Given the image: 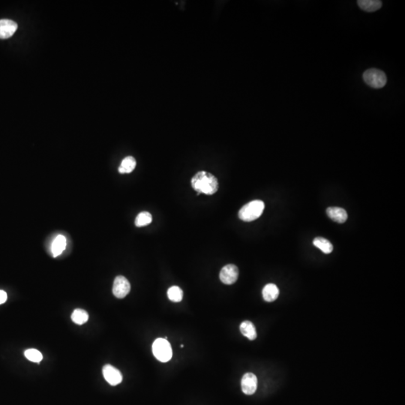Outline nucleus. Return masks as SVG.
Masks as SVG:
<instances>
[{
    "label": "nucleus",
    "instance_id": "obj_1",
    "mask_svg": "<svg viewBox=\"0 0 405 405\" xmlns=\"http://www.w3.org/2000/svg\"><path fill=\"white\" fill-rule=\"evenodd\" d=\"M192 188L201 193L212 195L216 193L219 189V182L214 175L206 171H200L197 173L192 179Z\"/></svg>",
    "mask_w": 405,
    "mask_h": 405
},
{
    "label": "nucleus",
    "instance_id": "obj_2",
    "mask_svg": "<svg viewBox=\"0 0 405 405\" xmlns=\"http://www.w3.org/2000/svg\"><path fill=\"white\" fill-rule=\"evenodd\" d=\"M264 202L262 201H251L242 206L239 212V218L244 222H252L256 220L263 214L264 210Z\"/></svg>",
    "mask_w": 405,
    "mask_h": 405
},
{
    "label": "nucleus",
    "instance_id": "obj_3",
    "mask_svg": "<svg viewBox=\"0 0 405 405\" xmlns=\"http://www.w3.org/2000/svg\"><path fill=\"white\" fill-rule=\"evenodd\" d=\"M363 80L367 85L375 89L384 87L387 78L384 72L377 68H370L363 73Z\"/></svg>",
    "mask_w": 405,
    "mask_h": 405
},
{
    "label": "nucleus",
    "instance_id": "obj_4",
    "mask_svg": "<svg viewBox=\"0 0 405 405\" xmlns=\"http://www.w3.org/2000/svg\"><path fill=\"white\" fill-rule=\"evenodd\" d=\"M152 352L155 358L162 363L171 360L173 356L171 344L165 339H158L154 342Z\"/></svg>",
    "mask_w": 405,
    "mask_h": 405
},
{
    "label": "nucleus",
    "instance_id": "obj_5",
    "mask_svg": "<svg viewBox=\"0 0 405 405\" xmlns=\"http://www.w3.org/2000/svg\"><path fill=\"white\" fill-rule=\"evenodd\" d=\"M131 290V285L124 276H119L116 277L113 286V293L119 299L125 297Z\"/></svg>",
    "mask_w": 405,
    "mask_h": 405
},
{
    "label": "nucleus",
    "instance_id": "obj_6",
    "mask_svg": "<svg viewBox=\"0 0 405 405\" xmlns=\"http://www.w3.org/2000/svg\"><path fill=\"white\" fill-rule=\"evenodd\" d=\"M221 281L225 285H233L239 277V269L234 264H228L224 266L219 275Z\"/></svg>",
    "mask_w": 405,
    "mask_h": 405
},
{
    "label": "nucleus",
    "instance_id": "obj_7",
    "mask_svg": "<svg viewBox=\"0 0 405 405\" xmlns=\"http://www.w3.org/2000/svg\"><path fill=\"white\" fill-rule=\"evenodd\" d=\"M102 372L105 380L111 386H116L122 382V374L117 369H116L111 365L104 366Z\"/></svg>",
    "mask_w": 405,
    "mask_h": 405
},
{
    "label": "nucleus",
    "instance_id": "obj_8",
    "mask_svg": "<svg viewBox=\"0 0 405 405\" xmlns=\"http://www.w3.org/2000/svg\"><path fill=\"white\" fill-rule=\"evenodd\" d=\"M242 390L245 395L251 396L256 392L258 388V378L253 373H246L244 375L241 381Z\"/></svg>",
    "mask_w": 405,
    "mask_h": 405
},
{
    "label": "nucleus",
    "instance_id": "obj_9",
    "mask_svg": "<svg viewBox=\"0 0 405 405\" xmlns=\"http://www.w3.org/2000/svg\"><path fill=\"white\" fill-rule=\"evenodd\" d=\"M18 29V24L11 20H0V39L11 38Z\"/></svg>",
    "mask_w": 405,
    "mask_h": 405
},
{
    "label": "nucleus",
    "instance_id": "obj_10",
    "mask_svg": "<svg viewBox=\"0 0 405 405\" xmlns=\"http://www.w3.org/2000/svg\"><path fill=\"white\" fill-rule=\"evenodd\" d=\"M326 214L329 219L338 223H345L347 219V213L345 209L340 207H329L326 209Z\"/></svg>",
    "mask_w": 405,
    "mask_h": 405
},
{
    "label": "nucleus",
    "instance_id": "obj_11",
    "mask_svg": "<svg viewBox=\"0 0 405 405\" xmlns=\"http://www.w3.org/2000/svg\"><path fill=\"white\" fill-rule=\"evenodd\" d=\"M357 3L361 9L367 12H374L382 7V2L380 0H359Z\"/></svg>",
    "mask_w": 405,
    "mask_h": 405
},
{
    "label": "nucleus",
    "instance_id": "obj_12",
    "mask_svg": "<svg viewBox=\"0 0 405 405\" xmlns=\"http://www.w3.org/2000/svg\"><path fill=\"white\" fill-rule=\"evenodd\" d=\"M262 293L265 301L269 302H273L279 297V288L274 284H268L263 288Z\"/></svg>",
    "mask_w": 405,
    "mask_h": 405
},
{
    "label": "nucleus",
    "instance_id": "obj_13",
    "mask_svg": "<svg viewBox=\"0 0 405 405\" xmlns=\"http://www.w3.org/2000/svg\"><path fill=\"white\" fill-rule=\"evenodd\" d=\"M65 246H66V239L65 236L62 235H59L56 237L53 242L52 245H51V252H52L53 256L54 258L60 255L65 250Z\"/></svg>",
    "mask_w": 405,
    "mask_h": 405
},
{
    "label": "nucleus",
    "instance_id": "obj_14",
    "mask_svg": "<svg viewBox=\"0 0 405 405\" xmlns=\"http://www.w3.org/2000/svg\"><path fill=\"white\" fill-rule=\"evenodd\" d=\"M239 329H240V332H242V334L244 336H245V337H247L249 340L253 341L256 339V328H255V325H254L252 322L248 321V320L242 322V323H241Z\"/></svg>",
    "mask_w": 405,
    "mask_h": 405
},
{
    "label": "nucleus",
    "instance_id": "obj_15",
    "mask_svg": "<svg viewBox=\"0 0 405 405\" xmlns=\"http://www.w3.org/2000/svg\"><path fill=\"white\" fill-rule=\"evenodd\" d=\"M136 165V160L134 157H126L122 161V163L119 168V172L120 174H130L135 170Z\"/></svg>",
    "mask_w": 405,
    "mask_h": 405
},
{
    "label": "nucleus",
    "instance_id": "obj_16",
    "mask_svg": "<svg viewBox=\"0 0 405 405\" xmlns=\"http://www.w3.org/2000/svg\"><path fill=\"white\" fill-rule=\"evenodd\" d=\"M315 247L320 249L324 254H330L333 250L332 243L327 239L322 237H316L313 241Z\"/></svg>",
    "mask_w": 405,
    "mask_h": 405
},
{
    "label": "nucleus",
    "instance_id": "obj_17",
    "mask_svg": "<svg viewBox=\"0 0 405 405\" xmlns=\"http://www.w3.org/2000/svg\"><path fill=\"white\" fill-rule=\"evenodd\" d=\"M71 320L76 324H84L89 320V315L83 309H75L71 315Z\"/></svg>",
    "mask_w": 405,
    "mask_h": 405
},
{
    "label": "nucleus",
    "instance_id": "obj_18",
    "mask_svg": "<svg viewBox=\"0 0 405 405\" xmlns=\"http://www.w3.org/2000/svg\"><path fill=\"white\" fill-rule=\"evenodd\" d=\"M168 296L170 300L174 302H179L183 297V292L182 289L177 286H173L168 290Z\"/></svg>",
    "mask_w": 405,
    "mask_h": 405
},
{
    "label": "nucleus",
    "instance_id": "obj_19",
    "mask_svg": "<svg viewBox=\"0 0 405 405\" xmlns=\"http://www.w3.org/2000/svg\"><path fill=\"white\" fill-rule=\"evenodd\" d=\"M152 217L149 212H142L139 213L135 219V225L137 227H144L149 225L152 222Z\"/></svg>",
    "mask_w": 405,
    "mask_h": 405
},
{
    "label": "nucleus",
    "instance_id": "obj_20",
    "mask_svg": "<svg viewBox=\"0 0 405 405\" xmlns=\"http://www.w3.org/2000/svg\"><path fill=\"white\" fill-rule=\"evenodd\" d=\"M24 354H25L27 359L31 361V362H33V363H40L43 359V356L41 352L38 351V350H35V349H29V350H26Z\"/></svg>",
    "mask_w": 405,
    "mask_h": 405
},
{
    "label": "nucleus",
    "instance_id": "obj_21",
    "mask_svg": "<svg viewBox=\"0 0 405 405\" xmlns=\"http://www.w3.org/2000/svg\"><path fill=\"white\" fill-rule=\"evenodd\" d=\"M7 297V293L4 290H0V305L6 302Z\"/></svg>",
    "mask_w": 405,
    "mask_h": 405
}]
</instances>
